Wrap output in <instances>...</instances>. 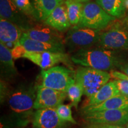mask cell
<instances>
[{"mask_svg": "<svg viewBox=\"0 0 128 128\" xmlns=\"http://www.w3.org/2000/svg\"><path fill=\"white\" fill-rule=\"evenodd\" d=\"M38 86L21 84L10 90L7 100L10 110V120L15 127H23L33 119Z\"/></svg>", "mask_w": 128, "mask_h": 128, "instance_id": "6da1fadb", "label": "cell"}, {"mask_svg": "<svg viewBox=\"0 0 128 128\" xmlns=\"http://www.w3.org/2000/svg\"><path fill=\"white\" fill-rule=\"evenodd\" d=\"M73 63L82 66L108 71L124 64V57L119 52L103 48H90L76 52L71 57Z\"/></svg>", "mask_w": 128, "mask_h": 128, "instance_id": "7a4b0ae2", "label": "cell"}, {"mask_svg": "<svg viewBox=\"0 0 128 128\" xmlns=\"http://www.w3.org/2000/svg\"><path fill=\"white\" fill-rule=\"evenodd\" d=\"M110 78V74L108 72L90 67H80L76 71V81L81 86L84 95L88 98L95 94L107 84Z\"/></svg>", "mask_w": 128, "mask_h": 128, "instance_id": "3957f363", "label": "cell"}, {"mask_svg": "<svg viewBox=\"0 0 128 128\" xmlns=\"http://www.w3.org/2000/svg\"><path fill=\"white\" fill-rule=\"evenodd\" d=\"M42 86L59 92H66L68 88L76 82V72L62 66H56L41 72Z\"/></svg>", "mask_w": 128, "mask_h": 128, "instance_id": "277c9868", "label": "cell"}, {"mask_svg": "<svg viewBox=\"0 0 128 128\" xmlns=\"http://www.w3.org/2000/svg\"><path fill=\"white\" fill-rule=\"evenodd\" d=\"M102 30L74 26L69 30L64 43L71 52L88 49L97 45Z\"/></svg>", "mask_w": 128, "mask_h": 128, "instance_id": "5b68a950", "label": "cell"}, {"mask_svg": "<svg viewBox=\"0 0 128 128\" xmlns=\"http://www.w3.org/2000/svg\"><path fill=\"white\" fill-rule=\"evenodd\" d=\"M116 18L108 14L97 2H86L84 4L79 23L76 26L102 30Z\"/></svg>", "mask_w": 128, "mask_h": 128, "instance_id": "8992f818", "label": "cell"}, {"mask_svg": "<svg viewBox=\"0 0 128 128\" xmlns=\"http://www.w3.org/2000/svg\"><path fill=\"white\" fill-rule=\"evenodd\" d=\"M23 58L28 59L42 70L50 68L60 63L65 64L69 68L72 70L71 58L65 52H31L27 51Z\"/></svg>", "mask_w": 128, "mask_h": 128, "instance_id": "52a82bcc", "label": "cell"}, {"mask_svg": "<svg viewBox=\"0 0 128 128\" xmlns=\"http://www.w3.org/2000/svg\"><path fill=\"white\" fill-rule=\"evenodd\" d=\"M97 46L114 50H128V30L116 25L101 33Z\"/></svg>", "mask_w": 128, "mask_h": 128, "instance_id": "ba28073f", "label": "cell"}, {"mask_svg": "<svg viewBox=\"0 0 128 128\" xmlns=\"http://www.w3.org/2000/svg\"><path fill=\"white\" fill-rule=\"evenodd\" d=\"M83 115L85 120L90 124H110L122 126L128 123V108L106 110Z\"/></svg>", "mask_w": 128, "mask_h": 128, "instance_id": "9c48e42d", "label": "cell"}, {"mask_svg": "<svg viewBox=\"0 0 128 128\" xmlns=\"http://www.w3.org/2000/svg\"><path fill=\"white\" fill-rule=\"evenodd\" d=\"M66 92H59L55 90L38 86L36 98L34 108L36 110L46 108H56L62 104L66 98Z\"/></svg>", "mask_w": 128, "mask_h": 128, "instance_id": "30bf717a", "label": "cell"}, {"mask_svg": "<svg viewBox=\"0 0 128 128\" xmlns=\"http://www.w3.org/2000/svg\"><path fill=\"white\" fill-rule=\"evenodd\" d=\"M32 128H66L68 122L61 120L56 108L36 110L32 119Z\"/></svg>", "mask_w": 128, "mask_h": 128, "instance_id": "8fae6325", "label": "cell"}, {"mask_svg": "<svg viewBox=\"0 0 128 128\" xmlns=\"http://www.w3.org/2000/svg\"><path fill=\"white\" fill-rule=\"evenodd\" d=\"M0 17L16 24L23 32L32 27L26 16L17 7L13 0H0Z\"/></svg>", "mask_w": 128, "mask_h": 128, "instance_id": "7c38bea8", "label": "cell"}, {"mask_svg": "<svg viewBox=\"0 0 128 128\" xmlns=\"http://www.w3.org/2000/svg\"><path fill=\"white\" fill-rule=\"evenodd\" d=\"M59 31L49 26L37 25L23 32L28 38L36 40L53 44H65L63 36Z\"/></svg>", "mask_w": 128, "mask_h": 128, "instance_id": "4fadbf2b", "label": "cell"}, {"mask_svg": "<svg viewBox=\"0 0 128 128\" xmlns=\"http://www.w3.org/2000/svg\"><path fill=\"white\" fill-rule=\"evenodd\" d=\"M20 43L28 52H63L65 51L64 44H53L32 39L23 33Z\"/></svg>", "mask_w": 128, "mask_h": 128, "instance_id": "5bb4252c", "label": "cell"}, {"mask_svg": "<svg viewBox=\"0 0 128 128\" xmlns=\"http://www.w3.org/2000/svg\"><path fill=\"white\" fill-rule=\"evenodd\" d=\"M44 24L59 32H64L71 28L65 2L56 8L44 21Z\"/></svg>", "mask_w": 128, "mask_h": 128, "instance_id": "9a60e30c", "label": "cell"}, {"mask_svg": "<svg viewBox=\"0 0 128 128\" xmlns=\"http://www.w3.org/2000/svg\"><path fill=\"white\" fill-rule=\"evenodd\" d=\"M0 63L2 80L9 81L17 76V70L11 50L2 43H0Z\"/></svg>", "mask_w": 128, "mask_h": 128, "instance_id": "2e32d148", "label": "cell"}, {"mask_svg": "<svg viewBox=\"0 0 128 128\" xmlns=\"http://www.w3.org/2000/svg\"><path fill=\"white\" fill-rule=\"evenodd\" d=\"M119 94H120L115 80L109 81L101 88L95 94L89 97L83 108L95 106Z\"/></svg>", "mask_w": 128, "mask_h": 128, "instance_id": "e0dca14e", "label": "cell"}, {"mask_svg": "<svg viewBox=\"0 0 128 128\" xmlns=\"http://www.w3.org/2000/svg\"><path fill=\"white\" fill-rule=\"evenodd\" d=\"M124 108H128V97L119 94L112 97L103 103L95 106L82 108L81 111L82 114H86L106 110L124 109Z\"/></svg>", "mask_w": 128, "mask_h": 128, "instance_id": "ac0fdd59", "label": "cell"}, {"mask_svg": "<svg viewBox=\"0 0 128 128\" xmlns=\"http://www.w3.org/2000/svg\"><path fill=\"white\" fill-rule=\"evenodd\" d=\"M23 31L17 25L6 19L0 18V42H17L20 40Z\"/></svg>", "mask_w": 128, "mask_h": 128, "instance_id": "d6986e66", "label": "cell"}, {"mask_svg": "<svg viewBox=\"0 0 128 128\" xmlns=\"http://www.w3.org/2000/svg\"><path fill=\"white\" fill-rule=\"evenodd\" d=\"M65 0H31L36 20L44 22L53 11L65 2Z\"/></svg>", "mask_w": 128, "mask_h": 128, "instance_id": "ffe728a7", "label": "cell"}, {"mask_svg": "<svg viewBox=\"0 0 128 128\" xmlns=\"http://www.w3.org/2000/svg\"><path fill=\"white\" fill-rule=\"evenodd\" d=\"M126 0H96V2L115 18H122L124 16Z\"/></svg>", "mask_w": 128, "mask_h": 128, "instance_id": "44dd1931", "label": "cell"}, {"mask_svg": "<svg viewBox=\"0 0 128 128\" xmlns=\"http://www.w3.org/2000/svg\"><path fill=\"white\" fill-rule=\"evenodd\" d=\"M67 14L70 23L72 26H76L79 23L84 4L81 2H76L73 0H65Z\"/></svg>", "mask_w": 128, "mask_h": 128, "instance_id": "7402d4cb", "label": "cell"}, {"mask_svg": "<svg viewBox=\"0 0 128 128\" xmlns=\"http://www.w3.org/2000/svg\"><path fill=\"white\" fill-rule=\"evenodd\" d=\"M66 94L69 99L71 101V105L77 108L82 96L84 94L81 86L76 81V82L70 86L68 88Z\"/></svg>", "mask_w": 128, "mask_h": 128, "instance_id": "603a6c76", "label": "cell"}, {"mask_svg": "<svg viewBox=\"0 0 128 128\" xmlns=\"http://www.w3.org/2000/svg\"><path fill=\"white\" fill-rule=\"evenodd\" d=\"M14 4L27 17L36 20L34 9L31 0H13Z\"/></svg>", "mask_w": 128, "mask_h": 128, "instance_id": "cb8c5ba5", "label": "cell"}, {"mask_svg": "<svg viewBox=\"0 0 128 128\" xmlns=\"http://www.w3.org/2000/svg\"><path fill=\"white\" fill-rule=\"evenodd\" d=\"M71 107V104H60L56 108V110L58 116L62 120L72 124H76V122L75 120L72 115Z\"/></svg>", "mask_w": 128, "mask_h": 128, "instance_id": "d4e9b609", "label": "cell"}, {"mask_svg": "<svg viewBox=\"0 0 128 128\" xmlns=\"http://www.w3.org/2000/svg\"><path fill=\"white\" fill-rule=\"evenodd\" d=\"M11 52H12V55L14 60H18L21 58H23L24 54L27 52V50L18 41L15 47L11 50Z\"/></svg>", "mask_w": 128, "mask_h": 128, "instance_id": "484cf974", "label": "cell"}, {"mask_svg": "<svg viewBox=\"0 0 128 128\" xmlns=\"http://www.w3.org/2000/svg\"><path fill=\"white\" fill-rule=\"evenodd\" d=\"M115 81L120 94L126 97H128V81L126 80L119 79H116Z\"/></svg>", "mask_w": 128, "mask_h": 128, "instance_id": "4316f807", "label": "cell"}, {"mask_svg": "<svg viewBox=\"0 0 128 128\" xmlns=\"http://www.w3.org/2000/svg\"><path fill=\"white\" fill-rule=\"evenodd\" d=\"M1 103L2 104L4 103V102L6 100H7V98L8 96L9 95L10 90H9L8 88V87L6 84V81L4 80H1Z\"/></svg>", "mask_w": 128, "mask_h": 128, "instance_id": "83f0119b", "label": "cell"}, {"mask_svg": "<svg viewBox=\"0 0 128 128\" xmlns=\"http://www.w3.org/2000/svg\"><path fill=\"white\" fill-rule=\"evenodd\" d=\"M110 76L111 77H113L115 79L119 80H124L128 81V76L126 75L125 74L119 72L118 71H112L110 72Z\"/></svg>", "mask_w": 128, "mask_h": 128, "instance_id": "f1b7e54d", "label": "cell"}, {"mask_svg": "<svg viewBox=\"0 0 128 128\" xmlns=\"http://www.w3.org/2000/svg\"><path fill=\"white\" fill-rule=\"evenodd\" d=\"M96 128H124L121 125L110 124H92Z\"/></svg>", "mask_w": 128, "mask_h": 128, "instance_id": "f546056e", "label": "cell"}, {"mask_svg": "<svg viewBox=\"0 0 128 128\" xmlns=\"http://www.w3.org/2000/svg\"><path fill=\"white\" fill-rule=\"evenodd\" d=\"M119 70H120L122 72L125 74L126 75L128 76V61L123 64L122 65L119 67Z\"/></svg>", "mask_w": 128, "mask_h": 128, "instance_id": "4dcf8cb0", "label": "cell"}, {"mask_svg": "<svg viewBox=\"0 0 128 128\" xmlns=\"http://www.w3.org/2000/svg\"><path fill=\"white\" fill-rule=\"evenodd\" d=\"M18 42H7L5 43L4 44L8 48V49H10V50H12V49L15 47V46L16 45V44H17V43Z\"/></svg>", "mask_w": 128, "mask_h": 128, "instance_id": "1f68e13d", "label": "cell"}, {"mask_svg": "<svg viewBox=\"0 0 128 128\" xmlns=\"http://www.w3.org/2000/svg\"><path fill=\"white\" fill-rule=\"evenodd\" d=\"M73 1H76V2H81V3H84V2H88V1H89L90 0H73Z\"/></svg>", "mask_w": 128, "mask_h": 128, "instance_id": "d6a6232c", "label": "cell"}, {"mask_svg": "<svg viewBox=\"0 0 128 128\" xmlns=\"http://www.w3.org/2000/svg\"><path fill=\"white\" fill-rule=\"evenodd\" d=\"M124 24H125L126 28L128 30V18H127L124 21Z\"/></svg>", "mask_w": 128, "mask_h": 128, "instance_id": "836d02e7", "label": "cell"}, {"mask_svg": "<svg viewBox=\"0 0 128 128\" xmlns=\"http://www.w3.org/2000/svg\"><path fill=\"white\" fill-rule=\"evenodd\" d=\"M85 128H96L94 127V126H93V124H90L89 125H88L87 126H86V127Z\"/></svg>", "mask_w": 128, "mask_h": 128, "instance_id": "e575fe53", "label": "cell"}, {"mask_svg": "<svg viewBox=\"0 0 128 128\" xmlns=\"http://www.w3.org/2000/svg\"><path fill=\"white\" fill-rule=\"evenodd\" d=\"M124 6H125L126 10H128V0H126L125 1V4H124Z\"/></svg>", "mask_w": 128, "mask_h": 128, "instance_id": "d590c367", "label": "cell"}, {"mask_svg": "<svg viewBox=\"0 0 128 128\" xmlns=\"http://www.w3.org/2000/svg\"><path fill=\"white\" fill-rule=\"evenodd\" d=\"M127 128H128V123L127 124Z\"/></svg>", "mask_w": 128, "mask_h": 128, "instance_id": "8d00e7d4", "label": "cell"}]
</instances>
